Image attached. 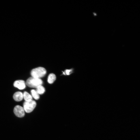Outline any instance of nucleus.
<instances>
[{"label": "nucleus", "mask_w": 140, "mask_h": 140, "mask_svg": "<svg viewBox=\"0 0 140 140\" xmlns=\"http://www.w3.org/2000/svg\"><path fill=\"white\" fill-rule=\"evenodd\" d=\"M46 71L44 68L39 67L32 69L31 72L32 77L39 78L44 76L46 74Z\"/></svg>", "instance_id": "1"}, {"label": "nucleus", "mask_w": 140, "mask_h": 140, "mask_svg": "<svg viewBox=\"0 0 140 140\" xmlns=\"http://www.w3.org/2000/svg\"><path fill=\"white\" fill-rule=\"evenodd\" d=\"M42 81L39 78L31 77L27 79L26 82V85L30 87L36 88L38 86L41 85Z\"/></svg>", "instance_id": "2"}, {"label": "nucleus", "mask_w": 140, "mask_h": 140, "mask_svg": "<svg viewBox=\"0 0 140 140\" xmlns=\"http://www.w3.org/2000/svg\"><path fill=\"white\" fill-rule=\"evenodd\" d=\"M36 103L34 100L29 101H25L23 104V108L25 111L29 113L32 112L35 108Z\"/></svg>", "instance_id": "3"}, {"label": "nucleus", "mask_w": 140, "mask_h": 140, "mask_svg": "<svg viewBox=\"0 0 140 140\" xmlns=\"http://www.w3.org/2000/svg\"><path fill=\"white\" fill-rule=\"evenodd\" d=\"M14 112L15 115L19 117H23L25 114L23 107L19 105H17L14 108Z\"/></svg>", "instance_id": "4"}, {"label": "nucleus", "mask_w": 140, "mask_h": 140, "mask_svg": "<svg viewBox=\"0 0 140 140\" xmlns=\"http://www.w3.org/2000/svg\"><path fill=\"white\" fill-rule=\"evenodd\" d=\"M14 86L20 90L25 89L26 87V83L24 81L18 80L15 81L13 83Z\"/></svg>", "instance_id": "5"}, {"label": "nucleus", "mask_w": 140, "mask_h": 140, "mask_svg": "<svg viewBox=\"0 0 140 140\" xmlns=\"http://www.w3.org/2000/svg\"><path fill=\"white\" fill-rule=\"evenodd\" d=\"M13 98L16 101H21L23 98V93L20 92H16L14 94Z\"/></svg>", "instance_id": "6"}, {"label": "nucleus", "mask_w": 140, "mask_h": 140, "mask_svg": "<svg viewBox=\"0 0 140 140\" xmlns=\"http://www.w3.org/2000/svg\"><path fill=\"white\" fill-rule=\"evenodd\" d=\"M23 98L25 101H29L32 100V97L31 95L26 91H25L23 94Z\"/></svg>", "instance_id": "7"}, {"label": "nucleus", "mask_w": 140, "mask_h": 140, "mask_svg": "<svg viewBox=\"0 0 140 140\" xmlns=\"http://www.w3.org/2000/svg\"><path fill=\"white\" fill-rule=\"evenodd\" d=\"M56 79L55 75L54 74L51 73L48 76L47 81L49 83L52 84L53 83Z\"/></svg>", "instance_id": "8"}, {"label": "nucleus", "mask_w": 140, "mask_h": 140, "mask_svg": "<svg viewBox=\"0 0 140 140\" xmlns=\"http://www.w3.org/2000/svg\"><path fill=\"white\" fill-rule=\"evenodd\" d=\"M32 96L35 99L37 100L39 98V94L37 92L36 90L32 89L31 91Z\"/></svg>", "instance_id": "9"}, {"label": "nucleus", "mask_w": 140, "mask_h": 140, "mask_svg": "<svg viewBox=\"0 0 140 140\" xmlns=\"http://www.w3.org/2000/svg\"><path fill=\"white\" fill-rule=\"evenodd\" d=\"M36 88V91L39 94H43L45 91V88L42 85L39 86Z\"/></svg>", "instance_id": "10"}, {"label": "nucleus", "mask_w": 140, "mask_h": 140, "mask_svg": "<svg viewBox=\"0 0 140 140\" xmlns=\"http://www.w3.org/2000/svg\"><path fill=\"white\" fill-rule=\"evenodd\" d=\"M72 70L71 69H67L65 70L64 72H63V74L64 75H69L70 74L72 73Z\"/></svg>", "instance_id": "11"}]
</instances>
